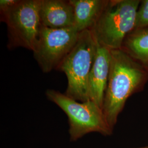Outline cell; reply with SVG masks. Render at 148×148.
<instances>
[{
	"mask_svg": "<svg viewBox=\"0 0 148 148\" xmlns=\"http://www.w3.org/2000/svg\"><path fill=\"white\" fill-rule=\"evenodd\" d=\"M74 7L75 27L78 32L91 30L109 0H70Z\"/></svg>",
	"mask_w": 148,
	"mask_h": 148,
	"instance_id": "9c48e42d",
	"label": "cell"
},
{
	"mask_svg": "<svg viewBox=\"0 0 148 148\" xmlns=\"http://www.w3.org/2000/svg\"><path fill=\"white\" fill-rule=\"evenodd\" d=\"M140 0H109L95 25L90 30L96 42L110 50L121 49L135 28Z\"/></svg>",
	"mask_w": 148,
	"mask_h": 148,
	"instance_id": "277c9868",
	"label": "cell"
},
{
	"mask_svg": "<svg viewBox=\"0 0 148 148\" xmlns=\"http://www.w3.org/2000/svg\"><path fill=\"white\" fill-rule=\"evenodd\" d=\"M95 57L88 81L89 97L102 109L109 75L111 50L97 42Z\"/></svg>",
	"mask_w": 148,
	"mask_h": 148,
	"instance_id": "52a82bcc",
	"label": "cell"
},
{
	"mask_svg": "<svg viewBox=\"0 0 148 148\" xmlns=\"http://www.w3.org/2000/svg\"><path fill=\"white\" fill-rule=\"evenodd\" d=\"M40 0H19L11 8L1 12V20L7 27L8 47L34 51L42 27Z\"/></svg>",
	"mask_w": 148,
	"mask_h": 148,
	"instance_id": "5b68a950",
	"label": "cell"
},
{
	"mask_svg": "<svg viewBox=\"0 0 148 148\" xmlns=\"http://www.w3.org/2000/svg\"><path fill=\"white\" fill-rule=\"evenodd\" d=\"M96 41L90 30L80 32L77 42L57 70L68 79L65 95L74 100L90 101L88 81L96 51Z\"/></svg>",
	"mask_w": 148,
	"mask_h": 148,
	"instance_id": "7a4b0ae2",
	"label": "cell"
},
{
	"mask_svg": "<svg viewBox=\"0 0 148 148\" xmlns=\"http://www.w3.org/2000/svg\"><path fill=\"white\" fill-rule=\"evenodd\" d=\"M19 0H1L0 1V11L7 10L13 6L16 5Z\"/></svg>",
	"mask_w": 148,
	"mask_h": 148,
	"instance_id": "7c38bea8",
	"label": "cell"
},
{
	"mask_svg": "<svg viewBox=\"0 0 148 148\" xmlns=\"http://www.w3.org/2000/svg\"><path fill=\"white\" fill-rule=\"evenodd\" d=\"M148 148V145L145 146V147H140V148Z\"/></svg>",
	"mask_w": 148,
	"mask_h": 148,
	"instance_id": "4fadbf2b",
	"label": "cell"
},
{
	"mask_svg": "<svg viewBox=\"0 0 148 148\" xmlns=\"http://www.w3.org/2000/svg\"><path fill=\"white\" fill-rule=\"evenodd\" d=\"M40 17L43 27L54 29L75 27L74 7L70 0H40Z\"/></svg>",
	"mask_w": 148,
	"mask_h": 148,
	"instance_id": "ba28073f",
	"label": "cell"
},
{
	"mask_svg": "<svg viewBox=\"0 0 148 148\" xmlns=\"http://www.w3.org/2000/svg\"><path fill=\"white\" fill-rule=\"evenodd\" d=\"M121 49L148 70V27L135 28L125 38Z\"/></svg>",
	"mask_w": 148,
	"mask_h": 148,
	"instance_id": "30bf717a",
	"label": "cell"
},
{
	"mask_svg": "<svg viewBox=\"0 0 148 148\" xmlns=\"http://www.w3.org/2000/svg\"><path fill=\"white\" fill-rule=\"evenodd\" d=\"M148 82V69L121 49L111 50L110 71L102 110L112 130L128 98L142 91Z\"/></svg>",
	"mask_w": 148,
	"mask_h": 148,
	"instance_id": "6da1fadb",
	"label": "cell"
},
{
	"mask_svg": "<svg viewBox=\"0 0 148 148\" xmlns=\"http://www.w3.org/2000/svg\"><path fill=\"white\" fill-rule=\"evenodd\" d=\"M148 27V0H142L137 11L135 28H143Z\"/></svg>",
	"mask_w": 148,
	"mask_h": 148,
	"instance_id": "8fae6325",
	"label": "cell"
},
{
	"mask_svg": "<svg viewBox=\"0 0 148 148\" xmlns=\"http://www.w3.org/2000/svg\"><path fill=\"white\" fill-rule=\"evenodd\" d=\"M79 34L75 27L58 29L41 27L33 53L43 73L58 69L77 42Z\"/></svg>",
	"mask_w": 148,
	"mask_h": 148,
	"instance_id": "8992f818",
	"label": "cell"
},
{
	"mask_svg": "<svg viewBox=\"0 0 148 148\" xmlns=\"http://www.w3.org/2000/svg\"><path fill=\"white\" fill-rule=\"evenodd\" d=\"M46 96L68 117L71 141H76L90 133H99L106 136L112 134L113 130L108 124L102 109L94 101H79L53 90H46Z\"/></svg>",
	"mask_w": 148,
	"mask_h": 148,
	"instance_id": "3957f363",
	"label": "cell"
}]
</instances>
